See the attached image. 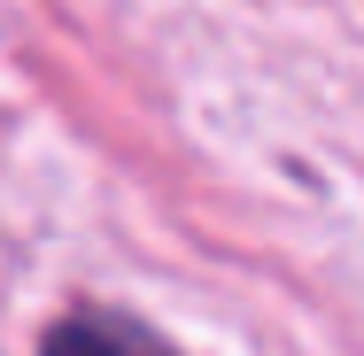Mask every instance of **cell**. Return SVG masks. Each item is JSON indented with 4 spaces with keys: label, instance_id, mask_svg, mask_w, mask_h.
Segmentation results:
<instances>
[{
    "label": "cell",
    "instance_id": "obj_1",
    "mask_svg": "<svg viewBox=\"0 0 364 356\" xmlns=\"http://www.w3.org/2000/svg\"><path fill=\"white\" fill-rule=\"evenodd\" d=\"M39 356H178V349H171L155 325L124 318V310H70V318L47 325Z\"/></svg>",
    "mask_w": 364,
    "mask_h": 356
}]
</instances>
